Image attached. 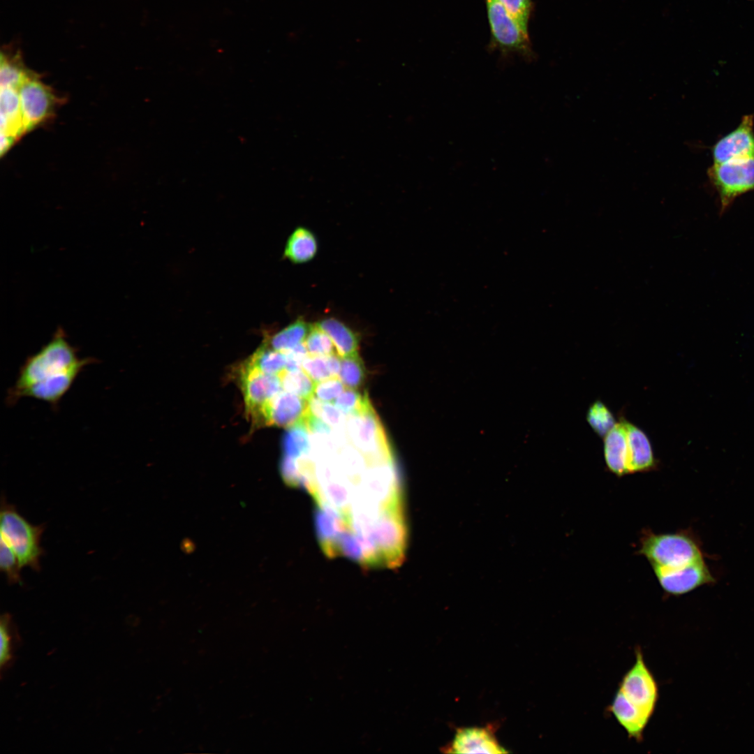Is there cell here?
Instances as JSON below:
<instances>
[{
  "label": "cell",
  "mask_w": 754,
  "mask_h": 754,
  "mask_svg": "<svg viewBox=\"0 0 754 754\" xmlns=\"http://www.w3.org/2000/svg\"><path fill=\"white\" fill-rule=\"evenodd\" d=\"M638 553L652 568H674L703 559L694 538L686 532L656 533L644 532Z\"/></svg>",
  "instance_id": "3"
},
{
  "label": "cell",
  "mask_w": 754,
  "mask_h": 754,
  "mask_svg": "<svg viewBox=\"0 0 754 754\" xmlns=\"http://www.w3.org/2000/svg\"><path fill=\"white\" fill-rule=\"evenodd\" d=\"M341 358L337 354L327 356L309 355L304 359L302 369L315 382L318 383L334 376H339Z\"/></svg>",
  "instance_id": "22"
},
{
  "label": "cell",
  "mask_w": 754,
  "mask_h": 754,
  "mask_svg": "<svg viewBox=\"0 0 754 754\" xmlns=\"http://www.w3.org/2000/svg\"><path fill=\"white\" fill-rule=\"evenodd\" d=\"M713 164L754 157V115H744L739 124L711 148Z\"/></svg>",
  "instance_id": "10"
},
{
  "label": "cell",
  "mask_w": 754,
  "mask_h": 754,
  "mask_svg": "<svg viewBox=\"0 0 754 754\" xmlns=\"http://www.w3.org/2000/svg\"><path fill=\"white\" fill-rule=\"evenodd\" d=\"M626 429V473L649 472L658 467L652 447L646 434L638 427L625 420Z\"/></svg>",
  "instance_id": "13"
},
{
  "label": "cell",
  "mask_w": 754,
  "mask_h": 754,
  "mask_svg": "<svg viewBox=\"0 0 754 754\" xmlns=\"http://www.w3.org/2000/svg\"><path fill=\"white\" fill-rule=\"evenodd\" d=\"M627 439L622 418L604 436V457L608 470L618 477L626 473Z\"/></svg>",
  "instance_id": "17"
},
{
  "label": "cell",
  "mask_w": 754,
  "mask_h": 754,
  "mask_svg": "<svg viewBox=\"0 0 754 754\" xmlns=\"http://www.w3.org/2000/svg\"><path fill=\"white\" fill-rule=\"evenodd\" d=\"M304 343L311 355L327 356L337 354L330 337L316 324L311 325Z\"/></svg>",
  "instance_id": "32"
},
{
  "label": "cell",
  "mask_w": 754,
  "mask_h": 754,
  "mask_svg": "<svg viewBox=\"0 0 754 754\" xmlns=\"http://www.w3.org/2000/svg\"><path fill=\"white\" fill-rule=\"evenodd\" d=\"M309 404L311 411L334 430L341 431L346 429V415L334 404L323 402L315 397L309 400Z\"/></svg>",
  "instance_id": "30"
},
{
  "label": "cell",
  "mask_w": 754,
  "mask_h": 754,
  "mask_svg": "<svg viewBox=\"0 0 754 754\" xmlns=\"http://www.w3.org/2000/svg\"><path fill=\"white\" fill-rule=\"evenodd\" d=\"M0 566L8 581L11 584H21V566L18 558L10 547L3 540L0 542Z\"/></svg>",
  "instance_id": "34"
},
{
  "label": "cell",
  "mask_w": 754,
  "mask_h": 754,
  "mask_svg": "<svg viewBox=\"0 0 754 754\" xmlns=\"http://www.w3.org/2000/svg\"><path fill=\"white\" fill-rule=\"evenodd\" d=\"M10 616L3 614L0 620V666L1 672L8 667L13 658L15 634L13 631Z\"/></svg>",
  "instance_id": "31"
},
{
  "label": "cell",
  "mask_w": 754,
  "mask_h": 754,
  "mask_svg": "<svg viewBox=\"0 0 754 754\" xmlns=\"http://www.w3.org/2000/svg\"><path fill=\"white\" fill-rule=\"evenodd\" d=\"M316 237L309 229L296 228L286 243L283 256L295 264L311 261L318 252Z\"/></svg>",
  "instance_id": "20"
},
{
  "label": "cell",
  "mask_w": 754,
  "mask_h": 754,
  "mask_svg": "<svg viewBox=\"0 0 754 754\" xmlns=\"http://www.w3.org/2000/svg\"><path fill=\"white\" fill-rule=\"evenodd\" d=\"M618 689L633 704L653 716L659 697L658 686L640 649H635V662L623 677Z\"/></svg>",
  "instance_id": "8"
},
{
  "label": "cell",
  "mask_w": 754,
  "mask_h": 754,
  "mask_svg": "<svg viewBox=\"0 0 754 754\" xmlns=\"http://www.w3.org/2000/svg\"><path fill=\"white\" fill-rule=\"evenodd\" d=\"M707 175L723 214L740 195L754 191V157L713 164Z\"/></svg>",
  "instance_id": "6"
},
{
  "label": "cell",
  "mask_w": 754,
  "mask_h": 754,
  "mask_svg": "<svg viewBox=\"0 0 754 754\" xmlns=\"http://www.w3.org/2000/svg\"><path fill=\"white\" fill-rule=\"evenodd\" d=\"M341 364L339 377L345 387L351 389L360 388L366 377L364 362L359 355L341 357Z\"/></svg>",
  "instance_id": "28"
},
{
  "label": "cell",
  "mask_w": 754,
  "mask_h": 754,
  "mask_svg": "<svg viewBox=\"0 0 754 754\" xmlns=\"http://www.w3.org/2000/svg\"><path fill=\"white\" fill-rule=\"evenodd\" d=\"M279 375L283 390L307 401L314 397L316 383L302 369L295 371L285 369Z\"/></svg>",
  "instance_id": "26"
},
{
  "label": "cell",
  "mask_w": 754,
  "mask_h": 754,
  "mask_svg": "<svg viewBox=\"0 0 754 754\" xmlns=\"http://www.w3.org/2000/svg\"><path fill=\"white\" fill-rule=\"evenodd\" d=\"M346 435L352 445L374 462L393 460L390 443L374 407L357 415H348Z\"/></svg>",
  "instance_id": "5"
},
{
  "label": "cell",
  "mask_w": 754,
  "mask_h": 754,
  "mask_svg": "<svg viewBox=\"0 0 754 754\" xmlns=\"http://www.w3.org/2000/svg\"><path fill=\"white\" fill-rule=\"evenodd\" d=\"M344 390L340 378L334 376L316 383L314 397L323 402L333 404Z\"/></svg>",
  "instance_id": "35"
},
{
  "label": "cell",
  "mask_w": 754,
  "mask_h": 754,
  "mask_svg": "<svg viewBox=\"0 0 754 754\" xmlns=\"http://www.w3.org/2000/svg\"><path fill=\"white\" fill-rule=\"evenodd\" d=\"M95 361L91 357L80 359L77 350L68 341L64 330L58 329L45 345L27 357L14 385L8 392L6 403L10 406L15 404L24 390L38 382L80 366L86 367Z\"/></svg>",
  "instance_id": "1"
},
{
  "label": "cell",
  "mask_w": 754,
  "mask_h": 754,
  "mask_svg": "<svg viewBox=\"0 0 754 754\" xmlns=\"http://www.w3.org/2000/svg\"><path fill=\"white\" fill-rule=\"evenodd\" d=\"M15 142V141L13 139H12L11 138H10V137H8V136L3 134V133H1V145H0L1 148H0V151H1V156L4 154H6V152L7 151L9 150V149L11 147V146L14 144Z\"/></svg>",
  "instance_id": "36"
},
{
  "label": "cell",
  "mask_w": 754,
  "mask_h": 754,
  "mask_svg": "<svg viewBox=\"0 0 754 754\" xmlns=\"http://www.w3.org/2000/svg\"><path fill=\"white\" fill-rule=\"evenodd\" d=\"M239 380L246 413L253 426L261 427L263 407L283 390L280 376L263 373L244 362L239 369Z\"/></svg>",
  "instance_id": "7"
},
{
  "label": "cell",
  "mask_w": 754,
  "mask_h": 754,
  "mask_svg": "<svg viewBox=\"0 0 754 754\" xmlns=\"http://www.w3.org/2000/svg\"><path fill=\"white\" fill-rule=\"evenodd\" d=\"M490 30L489 47L503 56L519 54L531 61L535 58L528 34L497 0H485Z\"/></svg>",
  "instance_id": "4"
},
{
  "label": "cell",
  "mask_w": 754,
  "mask_h": 754,
  "mask_svg": "<svg viewBox=\"0 0 754 754\" xmlns=\"http://www.w3.org/2000/svg\"><path fill=\"white\" fill-rule=\"evenodd\" d=\"M85 366L75 367L68 371L38 382L23 392L21 398L30 397L49 404L57 408L62 397L71 389Z\"/></svg>",
  "instance_id": "16"
},
{
  "label": "cell",
  "mask_w": 754,
  "mask_h": 754,
  "mask_svg": "<svg viewBox=\"0 0 754 754\" xmlns=\"http://www.w3.org/2000/svg\"><path fill=\"white\" fill-rule=\"evenodd\" d=\"M311 325L304 318H299L269 338L265 343L275 350L283 353L288 351L304 342Z\"/></svg>",
  "instance_id": "21"
},
{
  "label": "cell",
  "mask_w": 754,
  "mask_h": 754,
  "mask_svg": "<svg viewBox=\"0 0 754 754\" xmlns=\"http://www.w3.org/2000/svg\"><path fill=\"white\" fill-rule=\"evenodd\" d=\"M663 591L680 596L714 581L703 559L674 568H652Z\"/></svg>",
  "instance_id": "11"
},
{
  "label": "cell",
  "mask_w": 754,
  "mask_h": 754,
  "mask_svg": "<svg viewBox=\"0 0 754 754\" xmlns=\"http://www.w3.org/2000/svg\"><path fill=\"white\" fill-rule=\"evenodd\" d=\"M1 540L14 551L22 568L29 567L38 571L44 550L40 538L44 525L29 523L4 497L1 498L0 512Z\"/></svg>",
  "instance_id": "2"
},
{
  "label": "cell",
  "mask_w": 754,
  "mask_h": 754,
  "mask_svg": "<svg viewBox=\"0 0 754 754\" xmlns=\"http://www.w3.org/2000/svg\"><path fill=\"white\" fill-rule=\"evenodd\" d=\"M18 91L27 133L50 118L57 100L51 89L34 73L22 84Z\"/></svg>",
  "instance_id": "9"
},
{
  "label": "cell",
  "mask_w": 754,
  "mask_h": 754,
  "mask_svg": "<svg viewBox=\"0 0 754 754\" xmlns=\"http://www.w3.org/2000/svg\"><path fill=\"white\" fill-rule=\"evenodd\" d=\"M309 411V401L283 390L263 407L261 427L272 425L289 428L304 422Z\"/></svg>",
  "instance_id": "12"
},
{
  "label": "cell",
  "mask_w": 754,
  "mask_h": 754,
  "mask_svg": "<svg viewBox=\"0 0 754 754\" xmlns=\"http://www.w3.org/2000/svg\"><path fill=\"white\" fill-rule=\"evenodd\" d=\"M0 107L1 133L16 141L26 133L18 90L1 87Z\"/></svg>",
  "instance_id": "18"
},
{
  "label": "cell",
  "mask_w": 754,
  "mask_h": 754,
  "mask_svg": "<svg viewBox=\"0 0 754 754\" xmlns=\"http://www.w3.org/2000/svg\"><path fill=\"white\" fill-rule=\"evenodd\" d=\"M608 710L624 729L629 738L642 741L643 732L651 718V715L633 704L619 689Z\"/></svg>",
  "instance_id": "15"
},
{
  "label": "cell",
  "mask_w": 754,
  "mask_h": 754,
  "mask_svg": "<svg viewBox=\"0 0 754 754\" xmlns=\"http://www.w3.org/2000/svg\"><path fill=\"white\" fill-rule=\"evenodd\" d=\"M23 66L20 56L1 53L0 67L1 87L19 89L22 84L32 74Z\"/></svg>",
  "instance_id": "25"
},
{
  "label": "cell",
  "mask_w": 754,
  "mask_h": 754,
  "mask_svg": "<svg viewBox=\"0 0 754 754\" xmlns=\"http://www.w3.org/2000/svg\"><path fill=\"white\" fill-rule=\"evenodd\" d=\"M333 404L346 415H357L373 407L367 392L347 388L335 399Z\"/></svg>",
  "instance_id": "27"
},
{
  "label": "cell",
  "mask_w": 754,
  "mask_h": 754,
  "mask_svg": "<svg viewBox=\"0 0 754 754\" xmlns=\"http://www.w3.org/2000/svg\"><path fill=\"white\" fill-rule=\"evenodd\" d=\"M315 324L330 337L341 357L359 355V336L343 323L327 318Z\"/></svg>",
  "instance_id": "19"
},
{
  "label": "cell",
  "mask_w": 754,
  "mask_h": 754,
  "mask_svg": "<svg viewBox=\"0 0 754 754\" xmlns=\"http://www.w3.org/2000/svg\"><path fill=\"white\" fill-rule=\"evenodd\" d=\"M249 365L268 374H279L286 369L285 353L275 350L265 343L245 361Z\"/></svg>",
  "instance_id": "24"
},
{
  "label": "cell",
  "mask_w": 754,
  "mask_h": 754,
  "mask_svg": "<svg viewBox=\"0 0 754 754\" xmlns=\"http://www.w3.org/2000/svg\"><path fill=\"white\" fill-rule=\"evenodd\" d=\"M448 752L454 753H508L487 727H470L457 730Z\"/></svg>",
  "instance_id": "14"
},
{
  "label": "cell",
  "mask_w": 754,
  "mask_h": 754,
  "mask_svg": "<svg viewBox=\"0 0 754 754\" xmlns=\"http://www.w3.org/2000/svg\"><path fill=\"white\" fill-rule=\"evenodd\" d=\"M309 433L304 422L289 427L282 441L283 456L297 459L309 454L311 446Z\"/></svg>",
  "instance_id": "23"
},
{
  "label": "cell",
  "mask_w": 754,
  "mask_h": 754,
  "mask_svg": "<svg viewBox=\"0 0 754 754\" xmlns=\"http://www.w3.org/2000/svg\"><path fill=\"white\" fill-rule=\"evenodd\" d=\"M518 23L520 27L528 34V23L533 11L532 0H497Z\"/></svg>",
  "instance_id": "33"
},
{
  "label": "cell",
  "mask_w": 754,
  "mask_h": 754,
  "mask_svg": "<svg viewBox=\"0 0 754 754\" xmlns=\"http://www.w3.org/2000/svg\"><path fill=\"white\" fill-rule=\"evenodd\" d=\"M586 420L592 429L600 437H604L616 424L612 413L600 400L595 401L589 406L586 412Z\"/></svg>",
  "instance_id": "29"
}]
</instances>
